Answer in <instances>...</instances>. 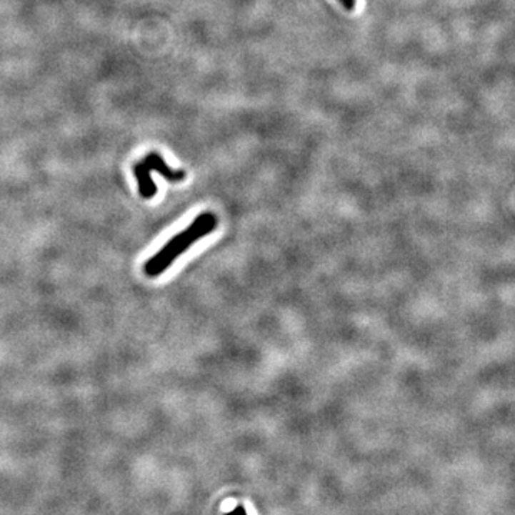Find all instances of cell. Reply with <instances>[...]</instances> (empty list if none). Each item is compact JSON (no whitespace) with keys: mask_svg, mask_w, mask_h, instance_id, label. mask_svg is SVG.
<instances>
[{"mask_svg":"<svg viewBox=\"0 0 515 515\" xmlns=\"http://www.w3.org/2000/svg\"><path fill=\"white\" fill-rule=\"evenodd\" d=\"M218 225V218L212 212H202L181 234L174 236L158 254L145 264V274L151 278L162 275L182 254H185L201 238L212 234Z\"/></svg>","mask_w":515,"mask_h":515,"instance_id":"obj_1","label":"cell"},{"mask_svg":"<svg viewBox=\"0 0 515 515\" xmlns=\"http://www.w3.org/2000/svg\"><path fill=\"white\" fill-rule=\"evenodd\" d=\"M141 164H142L148 171H151V174H152V171H155V172H158L159 175H162V176H164L166 181H169V182L178 184V182L186 179V172H185L184 169H171V168L166 165L165 159H164L159 154H156V152L148 154V155L141 161Z\"/></svg>","mask_w":515,"mask_h":515,"instance_id":"obj_2","label":"cell"},{"mask_svg":"<svg viewBox=\"0 0 515 515\" xmlns=\"http://www.w3.org/2000/svg\"><path fill=\"white\" fill-rule=\"evenodd\" d=\"M339 2L342 4V6H344L346 11H354V9H355V5H356V0H339Z\"/></svg>","mask_w":515,"mask_h":515,"instance_id":"obj_3","label":"cell"},{"mask_svg":"<svg viewBox=\"0 0 515 515\" xmlns=\"http://www.w3.org/2000/svg\"><path fill=\"white\" fill-rule=\"evenodd\" d=\"M225 515H246V511H245V506H244V505H238L234 511L226 512Z\"/></svg>","mask_w":515,"mask_h":515,"instance_id":"obj_4","label":"cell"}]
</instances>
